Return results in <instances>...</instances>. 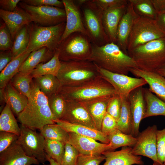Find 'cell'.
Here are the masks:
<instances>
[{"label":"cell","mask_w":165,"mask_h":165,"mask_svg":"<svg viewBox=\"0 0 165 165\" xmlns=\"http://www.w3.org/2000/svg\"><path fill=\"white\" fill-rule=\"evenodd\" d=\"M128 1L138 16L156 20L157 14L151 0H129Z\"/></svg>","instance_id":"obj_36"},{"label":"cell","mask_w":165,"mask_h":165,"mask_svg":"<svg viewBox=\"0 0 165 165\" xmlns=\"http://www.w3.org/2000/svg\"><path fill=\"white\" fill-rule=\"evenodd\" d=\"M61 120L97 130L94 121L87 111L81 102L77 101H66L65 111Z\"/></svg>","instance_id":"obj_17"},{"label":"cell","mask_w":165,"mask_h":165,"mask_svg":"<svg viewBox=\"0 0 165 165\" xmlns=\"http://www.w3.org/2000/svg\"><path fill=\"white\" fill-rule=\"evenodd\" d=\"M127 5L108 9L103 11V24L109 42L116 43L118 26L127 9Z\"/></svg>","instance_id":"obj_22"},{"label":"cell","mask_w":165,"mask_h":165,"mask_svg":"<svg viewBox=\"0 0 165 165\" xmlns=\"http://www.w3.org/2000/svg\"><path fill=\"white\" fill-rule=\"evenodd\" d=\"M55 52L45 47L31 52L21 65L18 72L24 74H31L38 64L50 60Z\"/></svg>","instance_id":"obj_26"},{"label":"cell","mask_w":165,"mask_h":165,"mask_svg":"<svg viewBox=\"0 0 165 165\" xmlns=\"http://www.w3.org/2000/svg\"><path fill=\"white\" fill-rule=\"evenodd\" d=\"M146 104L144 119L153 116H165V102L153 94L149 89L143 88Z\"/></svg>","instance_id":"obj_30"},{"label":"cell","mask_w":165,"mask_h":165,"mask_svg":"<svg viewBox=\"0 0 165 165\" xmlns=\"http://www.w3.org/2000/svg\"><path fill=\"white\" fill-rule=\"evenodd\" d=\"M19 136L11 132L0 131V153L9 147L18 138Z\"/></svg>","instance_id":"obj_45"},{"label":"cell","mask_w":165,"mask_h":165,"mask_svg":"<svg viewBox=\"0 0 165 165\" xmlns=\"http://www.w3.org/2000/svg\"><path fill=\"white\" fill-rule=\"evenodd\" d=\"M54 122L68 133L73 132L79 135L90 138L104 144L109 143L107 136L101 131L96 129L84 125L71 123L61 119H56Z\"/></svg>","instance_id":"obj_25"},{"label":"cell","mask_w":165,"mask_h":165,"mask_svg":"<svg viewBox=\"0 0 165 165\" xmlns=\"http://www.w3.org/2000/svg\"><path fill=\"white\" fill-rule=\"evenodd\" d=\"M97 67L100 75L112 86L117 94L121 97H128L132 91L147 84L142 78L132 77L113 73L98 66Z\"/></svg>","instance_id":"obj_12"},{"label":"cell","mask_w":165,"mask_h":165,"mask_svg":"<svg viewBox=\"0 0 165 165\" xmlns=\"http://www.w3.org/2000/svg\"><path fill=\"white\" fill-rule=\"evenodd\" d=\"M65 26L66 22L46 27L31 23L28 25L30 40L26 50L31 53L45 47L55 52L60 43Z\"/></svg>","instance_id":"obj_6"},{"label":"cell","mask_w":165,"mask_h":165,"mask_svg":"<svg viewBox=\"0 0 165 165\" xmlns=\"http://www.w3.org/2000/svg\"><path fill=\"white\" fill-rule=\"evenodd\" d=\"M156 72L163 76L165 79V64L158 69Z\"/></svg>","instance_id":"obj_54"},{"label":"cell","mask_w":165,"mask_h":165,"mask_svg":"<svg viewBox=\"0 0 165 165\" xmlns=\"http://www.w3.org/2000/svg\"><path fill=\"white\" fill-rule=\"evenodd\" d=\"M20 127V133L16 142L27 156L36 159L39 163H44L46 161L45 138L35 130L22 124Z\"/></svg>","instance_id":"obj_11"},{"label":"cell","mask_w":165,"mask_h":165,"mask_svg":"<svg viewBox=\"0 0 165 165\" xmlns=\"http://www.w3.org/2000/svg\"><path fill=\"white\" fill-rule=\"evenodd\" d=\"M88 60L108 71L126 75L131 68H138L134 59L113 42L101 46L92 44V52Z\"/></svg>","instance_id":"obj_2"},{"label":"cell","mask_w":165,"mask_h":165,"mask_svg":"<svg viewBox=\"0 0 165 165\" xmlns=\"http://www.w3.org/2000/svg\"><path fill=\"white\" fill-rule=\"evenodd\" d=\"M92 44L88 37L74 33L61 42L56 50L61 61L88 60L92 52Z\"/></svg>","instance_id":"obj_8"},{"label":"cell","mask_w":165,"mask_h":165,"mask_svg":"<svg viewBox=\"0 0 165 165\" xmlns=\"http://www.w3.org/2000/svg\"><path fill=\"white\" fill-rule=\"evenodd\" d=\"M29 40L28 25H25L17 33L13 40L11 49L12 59L26 50Z\"/></svg>","instance_id":"obj_37"},{"label":"cell","mask_w":165,"mask_h":165,"mask_svg":"<svg viewBox=\"0 0 165 165\" xmlns=\"http://www.w3.org/2000/svg\"><path fill=\"white\" fill-rule=\"evenodd\" d=\"M152 165H161L159 163L157 162H153Z\"/></svg>","instance_id":"obj_57"},{"label":"cell","mask_w":165,"mask_h":165,"mask_svg":"<svg viewBox=\"0 0 165 165\" xmlns=\"http://www.w3.org/2000/svg\"><path fill=\"white\" fill-rule=\"evenodd\" d=\"M112 96L100 97L80 102L86 108L94 121L97 129L101 131L102 119L107 112L108 102Z\"/></svg>","instance_id":"obj_24"},{"label":"cell","mask_w":165,"mask_h":165,"mask_svg":"<svg viewBox=\"0 0 165 165\" xmlns=\"http://www.w3.org/2000/svg\"><path fill=\"white\" fill-rule=\"evenodd\" d=\"M20 0H0L1 9L5 11L13 12L18 8L17 4Z\"/></svg>","instance_id":"obj_51"},{"label":"cell","mask_w":165,"mask_h":165,"mask_svg":"<svg viewBox=\"0 0 165 165\" xmlns=\"http://www.w3.org/2000/svg\"><path fill=\"white\" fill-rule=\"evenodd\" d=\"M117 122L111 115L106 113L102 120L101 131L107 136L117 128Z\"/></svg>","instance_id":"obj_46"},{"label":"cell","mask_w":165,"mask_h":165,"mask_svg":"<svg viewBox=\"0 0 165 165\" xmlns=\"http://www.w3.org/2000/svg\"><path fill=\"white\" fill-rule=\"evenodd\" d=\"M13 59L11 50L0 51V72H1Z\"/></svg>","instance_id":"obj_50"},{"label":"cell","mask_w":165,"mask_h":165,"mask_svg":"<svg viewBox=\"0 0 165 165\" xmlns=\"http://www.w3.org/2000/svg\"><path fill=\"white\" fill-rule=\"evenodd\" d=\"M0 16L9 29L13 40L24 26L28 25L32 22L29 16L19 6L13 12L0 9Z\"/></svg>","instance_id":"obj_21"},{"label":"cell","mask_w":165,"mask_h":165,"mask_svg":"<svg viewBox=\"0 0 165 165\" xmlns=\"http://www.w3.org/2000/svg\"><path fill=\"white\" fill-rule=\"evenodd\" d=\"M120 97L121 108L120 116L117 121V128L125 134H131L133 119L129 101L128 97Z\"/></svg>","instance_id":"obj_31"},{"label":"cell","mask_w":165,"mask_h":165,"mask_svg":"<svg viewBox=\"0 0 165 165\" xmlns=\"http://www.w3.org/2000/svg\"><path fill=\"white\" fill-rule=\"evenodd\" d=\"M33 80L40 90L47 97L59 93L62 87L56 76L45 75L33 78Z\"/></svg>","instance_id":"obj_29"},{"label":"cell","mask_w":165,"mask_h":165,"mask_svg":"<svg viewBox=\"0 0 165 165\" xmlns=\"http://www.w3.org/2000/svg\"><path fill=\"white\" fill-rule=\"evenodd\" d=\"M33 77L31 74L17 72L9 82L18 91L28 98L31 94V82Z\"/></svg>","instance_id":"obj_38"},{"label":"cell","mask_w":165,"mask_h":165,"mask_svg":"<svg viewBox=\"0 0 165 165\" xmlns=\"http://www.w3.org/2000/svg\"><path fill=\"white\" fill-rule=\"evenodd\" d=\"M19 5L29 16L33 22L40 25L51 26L66 22L64 8L50 6H34L27 4L22 0Z\"/></svg>","instance_id":"obj_10"},{"label":"cell","mask_w":165,"mask_h":165,"mask_svg":"<svg viewBox=\"0 0 165 165\" xmlns=\"http://www.w3.org/2000/svg\"><path fill=\"white\" fill-rule=\"evenodd\" d=\"M157 130V126L153 125L140 132L136 137L135 144L132 147V153L135 155L147 157L153 162L159 163L156 144Z\"/></svg>","instance_id":"obj_13"},{"label":"cell","mask_w":165,"mask_h":165,"mask_svg":"<svg viewBox=\"0 0 165 165\" xmlns=\"http://www.w3.org/2000/svg\"><path fill=\"white\" fill-rule=\"evenodd\" d=\"M20 131L9 105L6 103L0 115V131L11 132L19 136Z\"/></svg>","instance_id":"obj_32"},{"label":"cell","mask_w":165,"mask_h":165,"mask_svg":"<svg viewBox=\"0 0 165 165\" xmlns=\"http://www.w3.org/2000/svg\"><path fill=\"white\" fill-rule=\"evenodd\" d=\"M105 159L102 154L86 155L79 153L76 165H99Z\"/></svg>","instance_id":"obj_44"},{"label":"cell","mask_w":165,"mask_h":165,"mask_svg":"<svg viewBox=\"0 0 165 165\" xmlns=\"http://www.w3.org/2000/svg\"><path fill=\"white\" fill-rule=\"evenodd\" d=\"M138 16L128 0L127 9L118 26L116 42L120 48L127 54L128 38L134 21Z\"/></svg>","instance_id":"obj_18"},{"label":"cell","mask_w":165,"mask_h":165,"mask_svg":"<svg viewBox=\"0 0 165 165\" xmlns=\"http://www.w3.org/2000/svg\"><path fill=\"white\" fill-rule=\"evenodd\" d=\"M107 137L111 145L110 151L124 146L133 147L137 141V138L131 134H125L117 129H116Z\"/></svg>","instance_id":"obj_35"},{"label":"cell","mask_w":165,"mask_h":165,"mask_svg":"<svg viewBox=\"0 0 165 165\" xmlns=\"http://www.w3.org/2000/svg\"><path fill=\"white\" fill-rule=\"evenodd\" d=\"M43 165H50V164H44Z\"/></svg>","instance_id":"obj_58"},{"label":"cell","mask_w":165,"mask_h":165,"mask_svg":"<svg viewBox=\"0 0 165 165\" xmlns=\"http://www.w3.org/2000/svg\"><path fill=\"white\" fill-rule=\"evenodd\" d=\"M163 165H165V144L163 150Z\"/></svg>","instance_id":"obj_56"},{"label":"cell","mask_w":165,"mask_h":165,"mask_svg":"<svg viewBox=\"0 0 165 165\" xmlns=\"http://www.w3.org/2000/svg\"><path fill=\"white\" fill-rule=\"evenodd\" d=\"M156 20L159 26L165 31V11L158 14Z\"/></svg>","instance_id":"obj_53"},{"label":"cell","mask_w":165,"mask_h":165,"mask_svg":"<svg viewBox=\"0 0 165 165\" xmlns=\"http://www.w3.org/2000/svg\"><path fill=\"white\" fill-rule=\"evenodd\" d=\"M165 37V31L156 20L138 16L134 22L127 43L128 54L136 48Z\"/></svg>","instance_id":"obj_9"},{"label":"cell","mask_w":165,"mask_h":165,"mask_svg":"<svg viewBox=\"0 0 165 165\" xmlns=\"http://www.w3.org/2000/svg\"><path fill=\"white\" fill-rule=\"evenodd\" d=\"M156 144L157 159L159 163L163 165V150L165 144V128L157 130Z\"/></svg>","instance_id":"obj_48"},{"label":"cell","mask_w":165,"mask_h":165,"mask_svg":"<svg viewBox=\"0 0 165 165\" xmlns=\"http://www.w3.org/2000/svg\"><path fill=\"white\" fill-rule=\"evenodd\" d=\"M93 2L103 10L127 5L126 0H93Z\"/></svg>","instance_id":"obj_47"},{"label":"cell","mask_w":165,"mask_h":165,"mask_svg":"<svg viewBox=\"0 0 165 165\" xmlns=\"http://www.w3.org/2000/svg\"><path fill=\"white\" fill-rule=\"evenodd\" d=\"M27 105L17 116L21 124L31 129H41L45 125L55 123L50 108L48 97L39 89L33 79Z\"/></svg>","instance_id":"obj_1"},{"label":"cell","mask_w":165,"mask_h":165,"mask_svg":"<svg viewBox=\"0 0 165 165\" xmlns=\"http://www.w3.org/2000/svg\"><path fill=\"white\" fill-rule=\"evenodd\" d=\"M22 1L28 5L34 6H50L64 8L63 2L58 0H24Z\"/></svg>","instance_id":"obj_49"},{"label":"cell","mask_w":165,"mask_h":165,"mask_svg":"<svg viewBox=\"0 0 165 165\" xmlns=\"http://www.w3.org/2000/svg\"><path fill=\"white\" fill-rule=\"evenodd\" d=\"M36 159L27 156L16 141L0 153V165H38Z\"/></svg>","instance_id":"obj_19"},{"label":"cell","mask_w":165,"mask_h":165,"mask_svg":"<svg viewBox=\"0 0 165 165\" xmlns=\"http://www.w3.org/2000/svg\"><path fill=\"white\" fill-rule=\"evenodd\" d=\"M138 68L156 72L165 64V37L139 46L128 53Z\"/></svg>","instance_id":"obj_5"},{"label":"cell","mask_w":165,"mask_h":165,"mask_svg":"<svg viewBox=\"0 0 165 165\" xmlns=\"http://www.w3.org/2000/svg\"><path fill=\"white\" fill-rule=\"evenodd\" d=\"M121 108V102L120 96L118 94L112 96L108 102L107 112L112 116L117 122L120 116Z\"/></svg>","instance_id":"obj_43"},{"label":"cell","mask_w":165,"mask_h":165,"mask_svg":"<svg viewBox=\"0 0 165 165\" xmlns=\"http://www.w3.org/2000/svg\"><path fill=\"white\" fill-rule=\"evenodd\" d=\"M57 77L62 86L80 85L100 75L97 66L89 60L61 61Z\"/></svg>","instance_id":"obj_3"},{"label":"cell","mask_w":165,"mask_h":165,"mask_svg":"<svg viewBox=\"0 0 165 165\" xmlns=\"http://www.w3.org/2000/svg\"><path fill=\"white\" fill-rule=\"evenodd\" d=\"M31 53L27 50H25L12 59L0 72V89L4 88L9 82L12 78L18 72L21 65Z\"/></svg>","instance_id":"obj_28"},{"label":"cell","mask_w":165,"mask_h":165,"mask_svg":"<svg viewBox=\"0 0 165 165\" xmlns=\"http://www.w3.org/2000/svg\"><path fill=\"white\" fill-rule=\"evenodd\" d=\"M157 14L165 11V0H151Z\"/></svg>","instance_id":"obj_52"},{"label":"cell","mask_w":165,"mask_h":165,"mask_svg":"<svg viewBox=\"0 0 165 165\" xmlns=\"http://www.w3.org/2000/svg\"><path fill=\"white\" fill-rule=\"evenodd\" d=\"M68 143L74 146L79 153L86 155H99L103 152L110 151L111 145L101 143L95 139L78 135L73 132H68Z\"/></svg>","instance_id":"obj_15"},{"label":"cell","mask_w":165,"mask_h":165,"mask_svg":"<svg viewBox=\"0 0 165 165\" xmlns=\"http://www.w3.org/2000/svg\"><path fill=\"white\" fill-rule=\"evenodd\" d=\"M10 32L4 22L0 26V51L11 50L13 41Z\"/></svg>","instance_id":"obj_41"},{"label":"cell","mask_w":165,"mask_h":165,"mask_svg":"<svg viewBox=\"0 0 165 165\" xmlns=\"http://www.w3.org/2000/svg\"><path fill=\"white\" fill-rule=\"evenodd\" d=\"M79 153L72 145L65 144V150L61 165H76Z\"/></svg>","instance_id":"obj_42"},{"label":"cell","mask_w":165,"mask_h":165,"mask_svg":"<svg viewBox=\"0 0 165 165\" xmlns=\"http://www.w3.org/2000/svg\"><path fill=\"white\" fill-rule=\"evenodd\" d=\"M59 93L66 101L79 102L117 94L112 86L100 75L79 86H63Z\"/></svg>","instance_id":"obj_4"},{"label":"cell","mask_w":165,"mask_h":165,"mask_svg":"<svg viewBox=\"0 0 165 165\" xmlns=\"http://www.w3.org/2000/svg\"><path fill=\"white\" fill-rule=\"evenodd\" d=\"M66 15V26L60 42L75 32L88 36L79 6L72 0H62Z\"/></svg>","instance_id":"obj_14"},{"label":"cell","mask_w":165,"mask_h":165,"mask_svg":"<svg viewBox=\"0 0 165 165\" xmlns=\"http://www.w3.org/2000/svg\"><path fill=\"white\" fill-rule=\"evenodd\" d=\"M48 99L50 108L55 119H61L65 111L66 101L59 93L48 97Z\"/></svg>","instance_id":"obj_39"},{"label":"cell","mask_w":165,"mask_h":165,"mask_svg":"<svg viewBox=\"0 0 165 165\" xmlns=\"http://www.w3.org/2000/svg\"><path fill=\"white\" fill-rule=\"evenodd\" d=\"M65 145L58 141L45 139V153L61 165L64 152Z\"/></svg>","instance_id":"obj_40"},{"label":"cell","mask_w":165,"mask_h":165,"mask_svg":"<svg viewBox=\"0 0 165 165\" xmlns=\"http://www.w3.org/2000/svg\"><path fill=\"white\" fill-rule=\"evenodd\" d=\"M132 147L124 146L116 151H106L102 153L105 157V162L103 165H143L144 162L140 156L133 154Z\"/></svg>","instance_id":"obj_20"},{"label":"cell","mask_w":165,"mask_h":165,"mask_svg":"<svg viewBox=\"0 0 165 165\" xmlns=\"http://www.w3.org/2000/svg\"><path fill=\"white\" fill-rule=\"evenodd\" d=\"M80 6L84 25L92 44L101 46L109 42L103 23V10L92 0H84Z\"/></svg>","instance_id":"obj_7"},{"label":"cell","mask_w":165,"mask_h":165,"mask_svg":"<svg viewBox=\"0 0 165 165\" xmlns=\"http://www.w3.org/2000/svg\"><path fill=\"white\" fill-rule=\"evenodd\" d=\"M46 161H48L49 162L50 165H61L46 154Z\"/></svg>","instance_id":"obj_55"},{"label":"cell","mask_w":165,"mask_h":165,"mask_svg":"<svg viewBox=\"0 0 165 165\" xmlns=\"http://www.w3.org/2000/svg\"><path fill=\"white\" fill-rule=\"evenodd\" d=\"M143 88L141 86L135 89L128 97L133 119L131 134L136 138L140 133V124L142 120L144 119L146 112V104Z\"/></svg>","instance_id":"obj_16"},{"label":"cell","mask_w":165,"mask_h":165,"mask_svg":"<svg viewBox=\"0 0 165 165\" xmlns=\"http://www.w3.org/2000/svg\"><path fill=\"white\" fill-rule=\"evenodd\" d=\"M61 61L58 53L56 50L54 56L48 62L38 64L31 74L33 78L45 75H52L57 76L61 66Z\"/></svg>","instance_id":"obj_33"},{"label":"cell","mask_w":165,"mask_h":165,"mask_svg":"<svg viewBox=\"0 0 165 165\" xmlns=\"http://www.w3.org/2000/svg\"><path fill=\"white\" fill-rule=\"evenodd\" d=\"M39 131L45 139L58 141L65 144L68 142V133L56 123L45 125Z\"/></svg>","instance_id":"obj_34"},{"label":"cell","mask_w":165,"mask_h":165,"mask_svg":"<svg viewBox=\"0 0 165 165\" xmlns=\"http://www.w3.org/2000/svg\"><path fill=\"white\" fill-rule=\"evenodd\" d=\"M130 72L135 76L144 79L149 86V90L165 102V79L156 72L143 70L138 68H131Z\"/></svg>","instance_id":"obj_23"},{"label":"cell","mask_w":165,"mask_h":165,"mask_svg":"<svg viewBox=\"0 0 165 165\" xmlns=\"http://www.w3.org/2000/svg\"><path fill=\"white\" fill-rule=\"evenodd\" d=\"M6 104H8L13 113L17 116L25 108L28 98L16 90L9 82L4 88Z\"/></svg>","instance_id":"obj_27"}]
</instances>
